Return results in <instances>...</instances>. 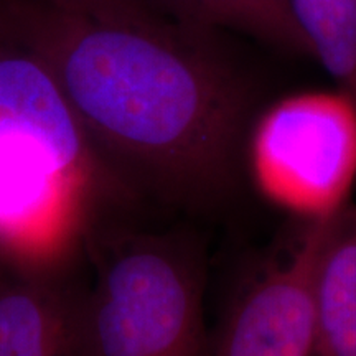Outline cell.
I'll list each match as a JSON object with an SVG mask.
<instances>
[{"mask_svg":"<svg viewBox=\"0 0 356 356\" xmlns=\"http://www.w3.org/2000/svg\"><path fill=\"white\" fill-rule=\"evenodd\" d=\"M47 2L101 19L142 20L162 15L147 0H47Z\"/></svg>","mask_w":356,"mask_h":356,"instance_id":"10","label":"cell"},{"mask_svg":"<svg viewBox=\"0 0 356 356\" xmlns=\"http://www.w3.org/2000/svg\"><path fill=\"white\" fill-rule=\"evenodd\" d=\"M81 299L63 269L0 261V356H79Z\"/></svg>","mask_w":356,"mask_h":356,"instance_id":"6","label":"cell"},{"mask_svg":"<svg viewBox=\"0 0 356 356\" xmlns=\"http://www.w3.org/2000/svg\"><path fill=\"white\" fill-rule=\"evenodd\" d=\"M328 220L307 222L293 254L244 293L213 356H317L315 267Z\"/></svg>","mask_w":356,"mask_h":356,"instance_id":"5","label":"cell"},{"mask_svg":"<svg viewBox=\"0 0 356 356\" xmlns=\"http://www.w3.org/2000/svg\"><path fill=\"white\" fill-rule=\"evenodd\" d=\"M83 291L79 356H210L197 266L170 238L96 231Z\"/></svg>","mask_w":356,"mask_h":356,"instance_id":"3","label":"cell"},{"mask_svg":"<svg viewBox=\"0 0 356 356\" xmlns=\"http://www.w3.org/2000/svg\"><path fill=\"white\" fill-rule=\"evenodd\" d=\"M118 186L50 71L0 33V261L65 267Z\"/></svg>","mask_w":356,"mask_h":356,"instance_id":"2","label":"cell"},{"mask_svg":"<svg viewBox=\"0 0 356 356\" xmlns=\"http://www.w3.org/2000/svg\"><path fill=\"white\" fill-rule=\"evenodd\" d=\"M0 33L50 71L121 185L186 202L231 185L254 95L216 33L163 15L101 19L47 0H0Z\"/></svg>","mask_w":356,"mask_h":356,"instance_id":"1","label":"cell"},{"mask_svg":"<svg viewBox=\"0 0 356 356\" xmlns=\"http://www.w3.org/2000/svg\"><path fill=\"white\" fill-rule=\"evenodd\" d=\"M315 58L356 101V0H287Z\"/></svg>","mask_w":356,"mask_h":356,"instance_id":"9","label":"cell"},{"mask_svg":"<svg viewBox=\"0 0 356 356\" xmlns=\"http://www.w3.org/2000/svg\"><path fill=\"white\" fill-rule=\"evenodd\" d=\"M317 356H356V207L328 220L317 267Z\"/></svg>","mask_w":356,"mask_h":356,"instance_id":"7","label":"cell"},{"mask_svg":"<svg viewBox=\"0 0 356 356\" xmlns=\"http://www.w3.org/2000/svg\"><path fill=\"white\" fill-rule=\"evenodd\" d=\"M155 10L191 29L231 32L293 56H310L287 0H147Z\"/></svg>","mask_w":356,"mask_h":356,"instance_id":"8","label":"cell"},{"mask_svg":"<svg viewBox=\"0 0 356 356\" xmlns=\"http://www.w3.org/2000/svg\"><path fill=\"white\" fill-rule=\"evenodd\" d=\"M248 165L267 202L307 222L335 216L356 185V101L341 89L284 96L256 115Z\"/></svg>","mask_w":356,"mask_h":356,"instance_id":"4","label":"cell"}]
</instances>
